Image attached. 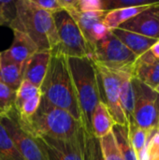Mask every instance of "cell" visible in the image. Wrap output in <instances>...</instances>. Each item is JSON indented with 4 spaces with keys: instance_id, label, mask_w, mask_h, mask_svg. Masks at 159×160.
<instances>
[{
    "instance_id": "1",
    "label": "cell",
    "mask_w": 159,
    "mask_h": 160,
    "mask_svg": "<svg viewBox=\"0 0 159 160\" xmlns=\"http://www.w3.org/2000/svg\"><path fill=\"white\" fill-rule=\"evenodd\" d=\"M40 93L41 100L67 111L82 122V114L66 55L52 52L49 68L40 86Z\"/></svg>"
},
{
    "instance_id": "2",
    "label": "cell",
    "mask_w": 159,
    "mask_h": 160,
    "mask_svg": "<svg viewBox=\"0 0 159 160\" xmlns=\"http://www.w3.org/2000/svg\"><path fill=\"white\" fill-rule=\"evenodd\" d=\"M85 132L92 135L91 119L94 110L102 100L98 73L94 62L88 57H67Z\"/></svg>"
},
{
    "instance_id": "3",
    "label": "cell",
    "mask_w": 159,
    "mask_h": 160,
    "mask_svg": "<svg viewBox=\"0 0 159 160\" xmlns=\"http://www.w3.org/2000/svg\"><path fill=\"white\" fill-rule=\"evenodd\" d=\"M9 27L25 33L38 51H53L59 45L52 14L37 8L31 0H17V16Z\"/></svg>"
},
{
    "instance_id": "4",
    "label": "cell",
    "mask_w": 159,
    "mask_h": 160,
    "mask_svg": "<svg viewBox=\"0 0 159 160\" xmlns=\"http://www.w3.org/2000/svg\"><path fill=\"white\" fill-rule=\"evenodd\" d=\"M21 123L23 128L37 139H69L82 127V122L69 112L43 100L37 112L27 121L21 120Z\"/></svg>"
},
{
    "instance_id": "5",
    "label": "cell",
    "mask_w": 159,
    "mask_h": 160,
    "mask_svg": "<svg viewBox=\"0 0 159 160\" xmlns=\"http://www.w3.org/2000/svg\"><path fill=\"white\" fill-rule=\"evenodd\" d=\"M137 58L138 56L127 48L112 32L91 46L90 59L94 64L113 71L131 74L132 67Z\"/></svg>"
},
{
    "instance_id": "6",
    "label": "cell",
    "mask_w": 159,
    "mask_h": 160,
    "mask_svg": "<svg viewBox=\"0 0 159 160\" xmlns=\"http://www.w3.org/2000/svg\"><path fill=\"white\" fill-rule=\"evenodd\" d=\"M134 90L133 121L149 133L151 138L158 131L159 93L132 77Z\"/></svg>"
},
{
    "instance_id": "7",
    "label": "cell",
    "mask_w": 159,
    "mask_h": 160,
    "mask_svg": "<svg viewBox=\"0 0 159 160\" xmlns=\"http://www.w3.org/2000/svg\"><path fill=\"white\" fill-rule=\"evenodd\" d=\"M59 45L52 52H60L67 57H88L91 56V48L83 38L78 24L71 15L62 9L52 14Z\"/></svg>"
},
{
    "instance_id": "8",
    "label": "cell",
    "mask_w": 159,
    "mask_h": 160,
    "mask_svg": "<svg viewBox=\"0 0 159 160\" xmlns=\"http://www.w3.org/2000/svg\"><path fill=\"white\" fill-rule=\"evenodd\" d=\"M0 122L24 160H48L47 153L39 141L22 126L18 112L13 107L0 113Z\"/></svg>"
},
{
    "instance_id": "9",
    "label": "cell",
    "mask_w": 159,
    "mask_h": 160,
    "mask_svg": "<svg viewBox=\"0 0 159 160\" xmlns=\"http://www.w3.org/2000/svg\"><path fill=\"white\" fill-rule=\"evenodd\" d=\"M48 160H87L86 132L82 127L69 139L39 138Z\"/></svg>"
},
{
    "instance_id": "10",
    "label": "cell",
    "mask_w": 159,
    "mask_h": 160,
    "mask_svg": "<svg viewBox=\"0 0 159 160\" xmlns=\"http://www.w3.org/2000/svg\"><path fill=\"white\" fill-rule=\"evenodd\" d=\"M96 68L98 73L102 100L107 105L114 123L127 126V121L120 103V84L124 73L128 72H117L97 65H96Z\"/></svg>"
},
{
    "instance_id": "11",
    "label": "cell",
    "mask_w": 159,
    "mask_h": 160,
    "mask_svg": "<svg viewBox=\"0 0 159 160\" xmlns=\"http://www.w3.org/2000/svg\"><path fill=\"white\" fill-rule=\"evenodd\" d=\"M118 28L143 37L159 39V4L141 12L122 23Z\"/></svg>"
},
{
    "instance_id": "12",
    "label": "cell",
    "mask_w": 159,
    "mask_h": 160,
    "mask_svg": "<svg viewBox=\"0 0 159 160\" xmlns=\"http://www.w3.org/2000/svg\"><path fill=\"white\" fill-rule=\"evenodd\" d=\"M38 51L34 41L23 32L13 30L11 46L1 52V60L15 64L22 68L29 58Z\"/></svg>"
},
{
    "instance_id": "13",
    "label": "cell",
    "mask_w": 159,
    "mask_h": 160,
    "mask_svg": "<svg viewBox=\"0 0 159 160\" xmlns=\"http://www.w3.org/2000/svg\"><path fill=\"white\" fill-rule=\"evenodd\" d=\"M131 75L147 86L156 89L159 85V59L150 51L144 52L135 61Z\"/></svg>"
},
{
    "instance_id": "14",
    "label": "cell",
    "mask_w": 159,
    "mask_h": 160,
    "mask_svg": "<svg viewBox=\"0 0 159 160\" xmlns=\"http://www.w3.org/2000/svg\"><path fill=\"white\" fill-rule=\"evenodd\" d=\"M51 56L52 51L49 50L35 52L22 68V80L40 89L49 68Z\"/></svg>"
},
{
    "instance_id": "15",
    "label": "cell",
    "mask_w": 159,
    "mask_h": 160,
    "mask_svg": "<svg viewBox=\"0 0 159 160\" xmlns=\"http://www.w3.org/2000/svg\"><path fill=\"white\" fill-rule=\"evenodd\" d=\"M111 32L138 57L148 52L151 47L158 40L120 28H115Z\"/></svg>"
},
{
    "instance_id": "16",
    "label": "cell",
    "mask_w": 159,
    "mask_h": 160,
    "mask_svg": "<svg viewBox=\"0 0 159 160\" xmlns=\"http://www.w3.org/2000/svg\"><path fill=\"white\" fill-rule=\"evenodd\" d=\"M114 124L107 105L103 101H100L92 114V135L97 139H101L112 132Z\"/></svg>"
},
{
    "instance_id": "17",
    "label": "cell",
    "mask_w": 159,
    "mask_h": 160,
    "mask_svg": "<svg viewBox=\"0 0 159 160\" xmlns=\"http://www.w3.org/2000/svg\"><path fill=\"white\" fill-rule=\"evenodd\" d=\"M159 4V3H157ZM149 5V6H141V7H132V8H118L108 11L104 17L103 22L107 26V28L112 31L115 28H118L122 23L128 21L129 19L135 17L136 15L140 14L141 12L148 9L149 8L157 5Z\"/></svg>"
},
{
    "instance_id": "18",
    "label": "cell",
    "mask_w": 159,
    "mask_h": 160,
    "mask_svg": "<svg viewBox=\"0 0 159 160\" xmlns=\"http://www.w3.org/2000/svg\"><path fill=\"white\" fill-rule=\"evenodd\" d=\"M71 17L74 19L76 23L78 24L83 38L85 40H88L89 35L93 27L100 22H103L107 11H87V12H80L77 8L68 11ZM88 43V42H87Z\"/></svg>"
},
{
    "instance_id": "19",
    "label": "cell",
    "mask_w": 159,
    "mask_h": 160,
    "mask_svg": "<svg viewBox=\"0 0 159 160\" xmlns=\"http://www.w3.org/2000/svg\"><path fill=\"white\" fill-rule=\"evenodd\" d=\"M120 103L127 123L132 122L134 111V90L132 85V75L130 73H124L122 77L120 84Z\"/></svg>"
},
{
    "instance_id": "20",
    "label": "cell",
    "mask_w": 159,
    "mask_h": 160,
    "mask_svg": "<svg viewBox=\"0 0 159 160\" xmlns=\"http://www.w3.org/2000/svg\"><path fill=\"white\" fill-rule=\"evenodd\" d=\"M117 146L122 154L124 160H138L137 155L131 145L128 137V129L127 126H122L118 124H114L112 130Z\"/></svg>"
},
{
    "instance_id": "21",
    "label": "cell",
    "mask_w": 159,
    "mask_h": 160,
    "mask_svg": "<svg viewBox=\"0 0 159 160\" xmlns=\"http://www.w3.org/2000/svg\"><path fill=\"white\" fill-rule=\"evenodd\" d=\"M22 81V68L15 64L2 61L0 68V82L16 92Z\"/></svg>"
},
{
    "instance_id": "22",
    "label": "cell",
    "mask_w": 159,
    "mask_h": 160,
    "mask_svg": "<svg viewBox=\"0 0 159 160\" xmlns=\"http://www.w3.org/2000/svg\"><path fill=\"white\" fill-rule=\"evenodd\" d=\"M0 160H24L0 122Z\"/></svg>"
},
{
    "instance_id": "23",
    "label": "cell",
    "mask_w": 159,
    "mask_h": 160,
    "mask_svg": "<svg viewBox=\"0 0 159 160\" xmlns=\"http://www.w3.org/2000/svg\"><path fill=\"white\" fill-rule=\"evenodd\" d=\"M127 129L129 141L138 157V155L147 146V143L149 142L151 136L147 131L137 126L134 121L127 123Z\"/></svg>"
},
{
    "instance_id": "24",
    "label": "cell",
    "mask_w": 159,
    "mask_h": 160,
    "mask_svg": "<svg viewBox=\"0 0 159 160\" xmlns=\"http://www.w3.org/2000/svg\"><path fill=\"white\" fill-rule=\"evenodd\" d=\"M99 143L104 160H124L112 132L99 139Z\"/></svg>"
},
{
    "instance_id": "25",
    "label": "cell",
    "mask_w": 159,
    "mask_h": 160,
    "mask_svg": "<svg viewBox=\"0 0 159 160\" xmlns=\"http://www.w3.org/2000/svg\"><path fill=\"white\" fill-rule=\"evenodd\" d=\"M40 94V89L32 83H30L27 81L22 80L19 88L16 91V96H15V102H14V108L18 110L22 104L26 101L27 99Z\"/></svg>"
},
{
    "instance_id": "26",
    "label": "cell",
    "mask_w": 159,
    "mask_h": 160,
    "mask_svg": "<svg viewBox=\"0 0 159 160\" xmlns=\"http://www.w3.org/2000/svg\"><path fill=\"white\" fill-rule=\"evenodd\" d=\"M105 11H111L118 8L149 6L157 4L159 1H149V0H102Z\"/></svg>"
},
{
    "instance_id": "27",
    "label": "cell",
    "mask_w": 159,
    "mask_h": 160,
    "mask_svg": "<svg viewBox=\"0 0 159 160\" xmlns=\"http://www.w3.org/2000/svg\"><path fill=\"white\" fill-rule=\"evenodd\" d=\"M41 102V93L24 101L22 106L16 110L22 121L29 120L37 111Z\"/></svg>"
},
{
    "instance_id": "28",
    "label": "cell",
    "mask_w": 159,
    "mask_h": 160,
    "mask_svg": "<svg viewBox=\"0 0 159 160\" xmlns=\"http://www.w3.org/2000/svg\"><path fill=\"white\" fill-rule=\"evenodd\" d=\"M17 16V0H0V18L5 25H8Z\"/></svg>"
},
{
    "instance_id": "29",
    "label": "cell",
    "mask_w": 159,
    "mask_h": 160,
    "mask_svg": "<svg viewBox=\"0 0 159 160\" xmlns=\"http://www.w3.org/2000/svg\"><path fill=\"white\" fill-rule=\"evenodd\" d=\"M16 92L0 82V113L14 107Z\"/></svg>"
},
{
    "instance_id": "30",
    "label": "cell",
    "mask_w": 159,
    "mask_h": 160,
    "mask_svg": "<svg viewBox=\"0 0 159 160\" xmlns=\"http://www.w3.org/2000/svg\"><path fill=\"white\" fill-rule=\"evenodd\" d=\"M86 149H87V160H104L99 139L94 137L93 135H88L86 133Z\"/></svg>"
},
{
    "instance_id": "31",
    "label": "cell",
    "mask_w": 159,
    "mask_h": 160,
    "mask_svg": "<svg viewBox=\"0 0 159 160\" xmlns=\"http://www.w3.org/2000/svg\"><path fill=\"white\" fill-rule=\"evenodd\" d=\"M77 9L80 12L105 11L102 0H78Z\"/></svg>"
},
{
    "instance_id": "32",
    "label": "cell",
    "mask_w": 159,
    "mask_h": 160,
    "mask_svg": "<svg viewBox=\"0 0 159 160\" xmlns=\"http://www.w3.org/2000/svg\"><path fill=\"white\" fill-rule=\"evenodd\" d=\"M32 3L37 8L48 11L52 14L62 10V7L59 0H31Z\"/></svg>"
},
{
    "instance_id": "33",
    "label": "cell",
    "mask_w": 159,
    "mask_h": 160,
    "mask_svg": "<svg viewBox=\"0 0 159 160\" xmlns=\"http://www.w3.org/2000/svg\"><path fill=\"white\" fill-rule=\"evenodd\" d=\"M146 151L148 160H159V130L150 139Z\"/></svg>"
},
{
    "instance_id": "34",
    "label": "cell",
    "mask_w": 159,
    "mask_h": 160,
    "mask_svg": "<svg viewBox=\"0 0 159 160\" xmlns=\"http://www.w3.org/2000/svg\"><path fill=\"white\" fill-rule=\"evenodd\" d=\"M150 52L157 58L159 59V39L151 47V49L149 50Z\"/></svg>"
},
{
    "instance_id": "35",
    "label": "cell",
    "mask_w": 159,
    "mask_h": 160,
    "mask_svg": "<svg viewBox=\"0 0 159 160\" xmlns=\"http://www.w3.org/2000/svg\"><path fill=\"white\" fill-rule=\"evenodd\" d=\"M1 25H5V23H4V22L2 21V19L0 18V26H1Z\"/></svg>"
},
{
    "instance_id": "36",
    "label": "cell",
    "mask_w": 159,
    "mask_h": 160,
    "mask_svg": "<svg viewBox=\"0 0 159 160\" xmlns=\"http://www.w3.org/2000/svg\"><path fill=\"white\" fill-rule=\"evenodd\" d=\"M1 63H2V60H1V52H0V68H1Z\"/></svg>"
},
{
    "instance_id": "37",
    "label": "cell",
    "mask_w": 159,
    "mask_h": 160,
    "mask_svg": "<svg viewBox=\"0 0 159 160\" xmlns=\"http://www.w3.org/2000/svg\"><path fill=\"white\" fill-rule=\"evenodd\" d=\"M155 90H157V92L159 93V85L157 86V88H156V89H155Z\"/></svg>"
},
{
    "instance_id": "38",
    "label": "cell",
    "mask_w": 159,
    "mask_h": 160,
    "mask_svg": "<svg viewBox=\"0 0 159 160\" xmlns=\"http://www.w3.org/2000/svg\"><path fill=\"white\" fill-rule=\"evenodd\" d=\"M158 130H159V128H158Z\"/></svg>"
}]
</instances>
